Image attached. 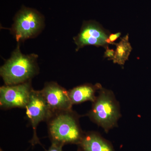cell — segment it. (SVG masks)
Wrapping results in <instances>:
<instances>
[{
    "mask_svg": "<svg viewBox=\"0 0 151 151\" xmlns=\"http://www.w3.org/2000/svg\"><path fill=\"white\" fill-rule=\"evenodd\" d=\"M25 109L27 117L33 130L32 138L29 142L33 146L39 144L43 147L37 135V129L41 122H47L53 113L40 90H33Z\"/></svg>",
    "mask_w": 151,
    "mask_h": 151,
    "instance_id": "5",
    "label": "cell"
},
{
    "mask_svg": "<svg viewBox=\"0 0 151 151\" xmlns=\"http://www.w3.org/2000/svg\"><path fill=\"white\" fill-rule=\"evenodd\" d=\"M18 43L11 57L0 68V75L5 85H16L31 81L39 73L37 55L23 54Z\"/></svg>",
    "mask_w": 151,
    "mask_h": 151,
    "instance_id": "2",
    "label": "cell"
},
{
    "mask_svg": "<svg viewBox=\"0 0 151 151\" xmlns=\"http://www.w3.org/2000/svg\"><path fill=\"white\" fill-rule=\"evenodd\" d=\"M98 93L86 116L108 133L118 125L122 116L120 104L111 90L103 87Z\"/></svg>",
    "mask_w": 151,
    "mask_h": 151,
    "instance_id": "3",
    "label": "cell"
},
{
    "mask_svg": "<svg viewBox=\"0 0 151 151\" xmlns=\"http://www.w3.org/2000/svg\"><path fill=\"white\" fill-rule=\"evenodd\" d=\"M40 92L52 113L72 109L68 91L57 82H47Z\"/></svg>",
    "mask_w": 151,
    "mask_h": 151,
    "instance_id": "8",
    "label": "cell"
},
{
    "mask_svg": "<svg viewBox=\"0 0 151 151\" xmlns=\"http://www.w3.org/2000/svg\"><path fill=\"white\" fill-rule=\"evenodd\" d=\"M108 36V33L97 22L84 21L80 32L73 38L76 45V50L78 51L87 45L105 47L108 46L106 40Z\"/></svg>",
    "mask_w": 151,
    "mask_h": 151,
    "instance_id": "7",
    "label": "cell"
},
{
    "mask_svg": "<svg viewBox=\"0 0 151 151\" xmlns=\"http://www.w3.org/2000/svg\"><path fill=\"white\" fill-rule=\"evenodd\" d=\"M80 116L72 109L53 113L47 122L51 143L63 147L78 145L84 133L79 124Z\"/></svg>",
    "mask_w": 151,
    "mask_h": 151,
    "instance_id": "1",
    "label": "cell"
},
{
    "mask_svg": "<svg viewBox=\"0 0 151 151\" xmlns=\"http://www.w3.org/2000/svg\"><path fill=\"white\" fill-rule=\"evenodd\" d=\"M34 89L31 81L16 85L0 87V107L2 110L24 108L29 101Z\"/></svg>",
    "mask_w": 151,
    "mask_h": 151,
    "instance_id": "6",
    "label": "cell"
},
{
    "mask_svg": "<svg viewBox=\"0 0 151 151\" xmlns=\"http://www.w3.org/2000/svg\"><path fill=\"white\" fill-rule=\"evenodd\" d=\"M121 35V32L116 33L115 34H111L109 35L106 42L108 44H114V42Z\"/></svg>",
    "mask_w": 151,
    "mask_h": 151,
    "instance_id": "12",
    "label": "cell"
},
{
    "mask_svg": "<svg viewBox=\"0 0 151 151\" xmlns=\"http://www.w3.org/2000/svg\"></svg>",
    "mask_w": 151,
    "mask_h": 151,
    "instance_id": "15",
    "label": "cell"
},
{
    "mask_svg": "<svg viewBox=\"0 0 151 151\" xmlns=\"http://www.w3.org/2000/svg\"><path fill=\"white\" fill-rule=\"evenodd\" d=\"M77 146L78 151H115L110 141L94 131L84 132Z\"/></svg>",
    "mask_w": 151,
    "mask_h": 151,
    "instance_id": "9",
    "label": "cell"
},
{
    "mask_svg": "<svg viewBox=\"0 0 151 151\" xmlns=\"http://www.w3.org/2000/svg\"><path fill=\"white\" fill-rule=\"evenodd\" d=\"M63 146L51 143V146L48 150H45V151H63Z\"/></svg>",
    "mask_w": 151,
    "mask_h": 151,
    "instance_id": "14",
    "label": "cell"
},
{
    "mask_svg": "<svg viewBox=\"0 0 151 151\" xmlns=\"http://www.w3.org/2000/svg\"><path fill=\"white\" fill-rule=\"evenodd\" d=\"M106 50L104 54V58H108L109 60H112L115 54V51L113 49L109 48L108 46L105 47Z\"/></svg>",
    "mask_w": 151,
    "mask_h": 151,
    "instance_id": "13",
    "label": "cell"
},
{
    "mask_svg": "<svg viewBox=\"0 0 151 151\" xmlns=\"http://www.w3.org/2000/svg\"><path fill=\"white\" fill-rule=\"evenodd\" d=\"M102 87L99 83L94 85L85 84L74 87L68 90L71 103L73 105L81 104L86 101L93 103L97 97L96 92H98Z\"/></svg>",
    "mask_w": 151,
    "mask_h": 151,
    "instance_id": "10",
    "label": "cell"
},
{
    "mask_svg": "<svg viewBox=\"0 0 151 151\" xmlns=\"http://www.w3.org/2000/svg\"><path fill=\"white\" fill-rule=\"evenodd\" d=\"M44 27L42 14L35 9L23 6L15 15L11 31L19 43L36 37Z\"/></svg>",
    "mask_w": 151,
    "mask_h": 151,
    "instance_id": "4",
    "label": "cell"
},
{
    "mask_svg": "<svg viewBox=\"0 0 151 151\" xmlns=\"http://www.w3.org/2000/svg\"><path fill=\"white\" fill-rule=\"evenodd\" d=\"M129 40V34H127L122 38L119 43L114 44L116 46L115 55L112 60L114 63L124 65L128 60L132 50Z\"/></svg>",
    "mask_w": 151,
    "mask_h": 151,
    "instance_id": "11",
    "label": "cell"
}]
</instances>
